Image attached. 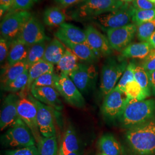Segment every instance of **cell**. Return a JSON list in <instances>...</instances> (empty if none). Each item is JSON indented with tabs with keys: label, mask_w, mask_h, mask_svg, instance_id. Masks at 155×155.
<instances>
[{
	"label": "cell",
	"mask_w": 155,
	"mask_h": 155,
	"mask_svg": "<svg viewBox=\"0 0 155 155\" xmlns=\"http://www.w3.org/2000/svg\"><path fill=\"white\" fill-rule=\"evenodd\" d=\"M127 144L136 155H155V116L147 122L128 129Z\"/></svg>",
	"instance_id": "1"
},
{
	"label": "cell",
	"mask_w": 155,
	"mask_h": 155,
	"mask_svg": "<svg viewBox=\"0 0 155 155\" xmlns=\"http://www.w3.org/2000/svg\"><path fill=\"white\" fill-rule=\"evenodd\" d=\"M155 116V100L138 101L130 98L118 120L128 129L147 122Z\"/></svg>",
	"instance_id": "2"
},
{
	"label": "cell",
	"mask_w": 155,
	"mask_h": 155,
	"mask_svg": "<svg viewBox=\"0 0 155 155\" xmlns=\"http://www.w3.org/2000/svg\"><path fill=\"white\" fill-rule=\"evenodd\" d=\"M127 4L120 0H83L72 7L70 15L75 21H87L120 9Z\"/></svg>",
	"instance_id": "3"
},
{
	"label": "cell",
	"mask_w": 155,
	"mask_h": 155,
	"mask_svg": "<svg viewBox=\"0 0 155 155\" xmlns=\"http://www.w3.org/2000/svg\"><path fill=\"white\" fill-rule=\"evenodd\" d=\"M1 141L4 146L12 148H24L36 144L33 134L20 118L1 136Z\"/></svg>",
	"instance_id": "4"
},
{
	"label": "cell",
	"mask_w": 155,
	"mask_h": 155,
	"mask_svg": "<svg viewBox=\"0 0 155 155\" xmlns=\"http://www.w3.org/2000/svg\"><path fill=\"white\" fill-rule=\"evenodd\" d=\"M127 61H118L114 58H109L103 65L100 89L102 94L105 96L116 86L127 66Z\"/></svg>",
	"instance_id": "5"
},
{
	"label": "cell",
	"mask_w": 155,
	"mask_h": 155,
	"mask_svg": "<svg viewBox=\"0 0 155 155\" xmlns=\"http://www.w3.org/2000/svg\"><path fill=\"white\" fill-rule=\"evenodd\" d=\"M133 7L127 5L114 11L109 12L94 18L93 21L104 31L122 27L132 21Z\"/></svg>",
	"instance_id": "6"
},
{
	"label": "cell",
	"mask_w": 155,
	"mask_h": 155,
	"mask_svg": "<svg viewBox=\"0 0 155 155\" xmlns=\"http://www.w3.org/2000/svg\"><path fill=\"white\" fill-rule=\"evenodd\" d=\"M130 98L116 86L105 96L101 106V112L106 119L112 121L119 118Z\"/></svg>",
	"instance_id": "7"
},
{
	"label": "cell",
	"mask_w": 155,
	"mask_h": 155,
	"mask_svg": "<svg viewBox=\"0 0 155 155\" xmlns=\"http://www.w3.org/2000/svg\"><path fill=\"white\" fill-rule=\"evenodd\" d=\"M32 15L28 11L6 13L0 25L1 36L10 41L16 39L22 27Z\"/></svg>",
	"instance_id": "8"
},
{
	"label": "cell",
	"mask_w": 155,
	"mask_h": 155,
	"mask_svg": "<svg viewBox=\"0 0 155 155\" xmlns=\"http://www.w3.org/2000/svg\"><path fill=\"white\" fill-rule=\"evenodd\" d=\"M98 72L96 67L90 63H79L69 77L82 94L89 93L96 82Z\"/></svg>",
	"instance_id": "9"
},
{
	"label": "cell",
	"mask_w": 155,
	"mask_h": 155,
	"mask_svg": "<svg viewBox=\"0 0 155 155\" xmlns=\"http://www.w3.org/2000/svg\"><path fill=\"white\" fill-rule=\"evenodd\" d=\"M18 114L32 133L36 144L43 137L40 132L37 121V109L35 103L28 97L20 96L18 103Z\"/></svg>",
	"instance_id": "10"
},
{
	"label": "cell",
	"mask_w": 155,
	"mask_h": 155,
	"mask_svg": "<svg viewBox=\"0 0 155 155\" xmlns=\"http://www.w3.org/2000/svg\"><path fill=\"white\" fill-rule=\"evenodd\" d=\"M56 89L70 105L77 108H83L86 105L85 100L76 85L69 76L60 74L56 82Z\"/></svg>",
	"instance_id": "11"
},
{
	"label": "cell",
	"mask_w": 155,
	"mask_h": 155,
	"mask_svg": "<svg viewBox=\"0 0 155 155\" xmlns=\"http://www.w3.org/2000/svg\"><path fill=\"white\" fill-rule=\"evenodd\" d=\"M16 39L31 47L39 43L48 41L50 38L45 34L43 24L36 17L32 15L22 27Z\"/></svg>",
	"instance_id": "12"
},
{
	"label": "cell",
	"mask_w": 155,
	"mask_h": 155,
	"mask_svg": "<svg viewBox=\"0 0 155 155\" xmlns=\"http://www.w3.org/2000/svg\"><path fill=\"white\" fill-rule=\"evenodd\" d=\"M137 26L130 23L122 27L106 31L107 38L112 50L122 51L132 41L137 34Z\"/></svg>",
	"instance_id": "13"
},
{
	"label": "cell",
	"mask_w": 155,
	"mask_h": 155,
	"mask_svg": "<svg viewBox=\"0 0 155 155\" xmlns=\"http://www.w3.org/2000/svg\"><path fill=\"white\" fill-rule=\"evenodd\" d=\"M28 97L35 103L36 107L37 121L41 136L48 137L56 135L54 109L35 99L32 95H28Z\"/></svg>",
	"instance_id": "14"
},
{
	"label": "cell",
	"mask_w": 155,
	"mask_h": 155,
	"mask_svg": "<svg viewBox=\"0 0 155 155\" xmlns=\"http://www.w3.org/2000/svg\"><path fill=\"white\" fill-rule=\"evenodd\" d=\"M19 98L15 93H10L4 100L0 116L1 130L11 127L20 119L17 110Z\"/></svg>",
	"instance_id": "15"
},
{
	"label": "cell",
	"mask_w": 155,
	"mask_h": 155,
	"mask_svg": "<svg viewBox=\"0 0 155 155\" xmlns=\"http://www.w3.org/2000/svg\"><path fill=\"white\" fill-rule=\"evenodd\" d=\"M84 32L86 42L98 56H109L112 53V48L107 37L91 25H88Z\"/></svg>",
	"instance_id": "16"
},
{
	"label": "cell",
	"mask_w": 155,
	"mask_h": 155,
	"mask_svg": "<svg viewBox=\"0 0 155 155\" xmlns=\"http://www.w3.org/2000/svg\"><path fill=\"white\" fill-rule=\"evenodd\" d=\"M31 94L35 99L56 110L61 111L63 105L58 91L51 87H38L31 89Z\"/></svg>",
	"instance_id": "17"
},
{
	"label": "cell",
	"mask_w": 155,
	"mask_h": 155,
	"mask_svg": "<svg viewBox=\"0 0 155 155\" xmlns=\"http://www.w3.org/2000/svg\"><path fill=\"white\" fill-rule=\"evenodd\" d=\"M55 38L59 39L66 48L72 51L79 60L90 64H93L98 61V56L87 43H72L59 36H55Z\"/></svg>",
	"instance_id": "18"
},
{
	"label": "cell",
	"mask_w": 155,
	"mask_h": 155,
	"mask_svg": "<svg viewBox=\"0 0 155 155\" xmlns=\"http://www.w3.org/2000/svg\"><path fill=\"white\" fill-rule=\"evenodd\" d=\"M55 36H61L75 43H87L84 31L68 23L61 24L55 33Z\"/></svg>",
	"instance_id": "19"
},
{
	"label": "cell",
	"mask_w": 155,
	"mask_h": 155,
	"mask_svg": "<svg viewBox=\"0 0 155 155\" xmlns=\"http://www.w3.org/2000/svg\"><path fill=\"white\" fill-rule=\"evenodd\" d=\"M29 47L17 39L12 40L6 59L5 66H12L21 61H26Z\"/></svg>",
	"instance_id": "20"
},
{
	"label": "cell",
	"mask_w": 155,
	"mask_h": 155,
	"mask_svg": "<svg viewBox=\"0 0 155 155\" xmlns=\"http://www.w3.org/2000/svg\"><path fill=\"white\" fill-rule=\"evenodd\" d=\"M152 50V47L147 41L131 43L121 51V56L126 59L143 60Z\"/></svg>",
	"instance_id": "21"
},
{
	"label": "cell",
	"mask_w": 155,
	"mask_h": 155,
	"mask_svg": "<svg viewBox=\"0 0 155 155\" xmlns=\"http://www.w3.org/2000/svg\"><path fill=\"white\" fill-rule=\"evenodd\" d=\"M66 50V47L55 38L47 45L43 59L53 65L57 64Z\"/></svg>",
	"instance_id": "22"
},
{
	"label": "cell",
	"mask_w": 155,
	"mask_h": 155,
	"mask_svg": "<svg viewBox=\"0 0 155 155\" xmlns=\"http://www.w3.org/2000/svg\"><path fill=\"white\" fill-rule=\"evenodd\" d=\"M29 67L26 61L18 62L12 66L5 67L1 75V87L11 82L23 72L29 70Z\"/></svg>",
	"instance_id": "23"
},
{
	"label": "cell",
	"mask_w": 155,
	"mask_h": 155,
	"mask_svg": "<svg viewBox=\"0 0 155 155\" xmlns=\"http://www.w3.org/2000/svg\"><path fill=\"white\" fill-rule=\"evenodd\" d=\"M101 153L107 155H121V147L116 138L111 134L102 136L98 141Z\"/></svg>",
	"instance_id": "24"
},
{
	"label": "cell",
	"mask_w": 155,
	"mask_h": 155,
	"mask_svg": "<svg viewBox=\"0 0 155 155\" xmlns=\"http://www.w3.org/2000/svg\"><path fill=\"white\" fill-rule=\"evenodd\" d=\"M79 150V145L77 134L74 127L72 125H70L64 133L59 150L63 155H67Z\"/></svg>",
	"instance_id": "25"
},
{
	"label": "cell",
	"mask_w": 155,
	"mask_h": 155,
	"mask_svg": "<svg viewBox=\"0 0 155 155\" xmlns=\"http://www.w3.org/2000/svg\"><path fill=\"white\" fill-rule=\"evenodd\" d=\"M28 71L29 81L25 89L29 91L31 90L32 84L38 78L45 74L54 72V67L51 63L42 59L30 66Z\"/></svg>",
	"instance_id": "26"
},
{
	"label": "cell",
	"mask_w": 155,
	"mask_h": 155,
	"mask_svg": "<svg viewBox=\"0 0 155 155\" xmlns=\"http://www.w3.org/2000/svg\"><path fill=\"white\" fill-rule=\"evenodd\" d=\"M66 16L59 6H52L45 10L43 21L49 27H60L65 22Z\"/></svg>",
	"instance_id": "27"
},
{
	"label": "cell",
	"mask_w": 155,
	"mask_h": 155,
	"mask_svg": "<svg viewBox=\"0 0 155 155\" xmlns=\"http://www.w3.org/2000/svg\"><path fill=\"white\" fill-rule=\"evenodd\" d=\"M79 60L77 56L67 48L64 54L56 64L57 68L61 74L69 76L77 68L79 64Z\"/></svg>",
	"instance_id": "28"
},
{
	"label": "cell",
	"mask_w": 155,
	"mask_h": 155,
	"mask_svg": "<svg viewBox=\"0 0 155 155\" xmlns=\"http://www.w3.org/2000/svg\"><path fill=\"white\" fill-rule=\"evenodd\" d=\"M39 155H58L59 153L56 135L43 137L37 144Z\"/></svg>",
	"instance_id": "29"
},
{
	"label": "cell",
	"mask_w": 155,
	"mask_h": 155,
	"mask_svg": "<svg viewBox=\"0 0 155 155\" xmlns=\"http://www.w3.org/2000/svg\"><path fill=\"white\" fill-rule=\"evenodd\" d=\"M48 41H45L29 47L26 61L29 67L43 59Z\"/></svg>",
	"instance_id": "30"
},
{
	"label": "cell",
	"mask_w": 155,
	"mask_h": 155,
	"mask_svg": "<svg viewBox=\"0 0 155 155\" xmlns=\"http://www.w3.org/2000/svg\"><path fill=\"white\" fill-rule=\"evenodd\" d=\"M134 79L149 97L152 93L149 74L140 64L136 65L134 71Z\"/></svg>",
	"instance_id": "31"
},
{
	"label": "cell",
	"mask_w": 155,
	"mask_h": 155,
	"mask_svg": "<svg viewBox=\"0 0 155 155\" xmlns=\"http://www.w3.org/2000/svg\"><path fill=\"white\" fill-rule=\"evenodd\" d=\"M23 72L19 77L17 78L11 82L6 84L5 86L1 87L3 90L6 91L11 92L15 93L20 90L25 89L27 86L29 81V71Z\"/></svg>",
	"instance_id": "32"
},
{
	"label": "cell",
	"mask_w": 155,
	"mask_h": 155,
	"mask_svg": "<svg viewBox=\"0 0 155 155\" xmlns=\"http://www.w3.org/2000/svg\"><path fill=\"white\" fill-rule=\"evenodd\" d=\"M124 91L132 99L142 101L148 98L144 90L135 79L127 83L124 89Z\"/></svg>",
	"instance_id": "33"
},
{
	"label": "cell",
	"mask_w": 155,
	"mask_h": 155,
	"mask_svg": "<svg viewBox=\"0 0 155 155\" xmlns=\"http://www.w3.org/2000/svg\"><path fill=\"white\" fill-rule=\"evenodd\" d=\"M155 18V9L139 10L133 8L132 22L137 26Z\"/></svg>",
	"instance_id": "34"
},
{
	"label": "cell",
	"mask_w": 155,
	"mask_h": 155,
	"mask_svg": "<svg viewBox=\"0 0 155 155\" xmlns=\"http://www.w3.org/2000/svg\"><path fill=\"white\" fill-rule=\"evenodd\" d=\"M155 31V18L137 26V36L141 41H146Z\"/></svg>",
	"instance_id": "35"
},
{
	"label": "cell",
	"mask_w": 155,
	"mask_h": 155,
	"mask_svg": "<svg viewBox=\"0 0 155 155\" xmlns=\"http://www.w3.org/2000/svg\"><path fill=\"white\" fill-rule=\"evenodd\" d=\"M58 77V75L54 72L45 74L38 78L33 82L31 88L38 87H51L56 89V82Z\"/></svg>",
	"instance_id": "36"
},
{
	"label": "cell",
	"mask_w": 155,
	"mask_h": 155,
	"mask_svg": "<svg viewBox=\"0 0 155 155\" xmlns=\"http://www.w3.org/2000/svg\"><path fill=\"white\" fill-rule=\"evenodd\" d=\"M136 65L137 64L134 61H130L117 84V86L123 91H124V89L127 83L134 80V71Z\"/></svg>",
	"instance_id": "37"
},
{
	"label": "cell",
	"mask_w": 155,
	"mask_h": 155,
	"mask_svg": "<svg viewBox=\"0 0 155 155\" xmlns=\"http://www.w3.org/2000/svg\"><path fill=\"white\" fill-rule=\"evenodd\" d=\"M40 1V0H14L11 8L7 13L19 11H28Z\"/></svg>",
	"instance_id": "38"
},
{
	"label": "cell",
	"mask_w": 155,
	"mask_h": 155,
	"mask_svg": "<svg viewBox=\"0 0 155 155\" xmlns=\"http://www.w3.org/2000/svg\"><path fill=\"white\" fill-rule=\"evenodd\" d=\"M5 155H39L38 148L35 146L20 148L16 150H7Z\"/></svg>",
	"instance_id": "39"
},
{
	"label": "cell",
	"mask_w": 155,
	"mask_h": 155,
	"mask_svg": "<svg viewBox=\"0 0 155 155\" xmlns=\"http://www.w3.org/2000/svg\"><path fill=\"white\" fill-rule=\"evenodd\" d=\"M140 65L148 72H152L155 70V49H153L147 56L144 59Z\"/></svg>",
	"instance_id": "40"
},
{
	"label": "cell",
	"mask_w": 155,
	"mask_h": 155,
	"mask_svg": "<svg viewBox=\"0 0 155 155\" xmlns=\"http://www.w3.org/2000/svg\"><path fill=\"white\" fill-rule=\"evenodd\" d=\"M12 41L1 36L0 39V61L2 63L7 59Z\"/></svg>",
	"instance_id": "41"
},
{
	"label": "cell",
	"mask_w": 155,
	"mask_h": 155,
	"mask_svg": "<svg viewBox=\"0 0 155 155\" xmlns=\"http://www.w3.org/2000/svg\"><path fill=\"white\" fill-rule=\"evenodd\" d=\"M133 8L139 10H148L155 9V4L150 0H133Z\"/></svg>",
	"instance_id": "42"
},
{
	"label": "cell",
	"mask_w": 155,
	"mask_h": 155,
	"mask_svg": "<svg viewBox=\"0 0 155 155\" xmlns=\"http://www.w3.org/2000/svg\"><path fill=\"white\" fill-rule=\"evenodd\" d=\"M14 0H0L1 17L10 10L13 4Z\"/></svg>",
	"instance_id": "43"
},
{
	"label": "cell",
	"mask_w": 155,
	"mask_h": 155,
	"mask_svg": "<svg viewBox=\"0 0 155 155\" xmlns=\"http://www.w3.org/2000/svg\"><path fill=\"white\" fill-rule=\"evenodd\" d=\"M56 3L61 8H67L76 5L83 0H54Z\"/></svg>",
	"instance_id": "44"
},
{
	"label": "cell",
	"mask_w": 155,
	"mask_h": 155,
	"mask_svg": "<svg viewBox=\"0 0 155 155\" xmlns=\"http://www.w3.org/2000/svg\"><path fill=\"white\" fill-rule=\"evenodd\" d=\"M148 74L150 76L152 93L155 95V70Z\"/></svg>",
	"instance_id": "45"
},
{
	"label": "cell",
	"mask_w": 155,
	"mask_h": 155,
	"mask_svg": "<svg viewBox=\"0 0 155 155\" xmlns=\"http://www.w3.org/2000/svg\"><path fill=\"white\" fill-rule=\"evenodd\" d=\"M146 41L150 43L153 49H155V31Z\"/></svg>",
	"instance_id": "46"
},
{
	"label": "cell",
	"mask_w": 155,
	"mask_h": 155,
	"mask_svg": "<svg viewBox=\"0 0 155 155\" xmlns=\"http://www.w3.org/2000/svg\"><path fill=\"white\" fill-rule=\"evenodd\" d=\"M67 155H79V150L75 151V152H73L71 153H70L69 154H68Z\"/></svg>",
	"instance_id": "47"
},
{
	"label": "cell",
	"mask_w": 155,
	"mask_h": 155,
	"mask_svg": "<svg viewBox=\"0 0 155 155\" xmlns=\"http://www.w3.org/2000/svg\"><path fill=\"white\" fill-rule=\"evenodd\" d=\"M120 1H121L124 2H125V3L130 4V2H133V0H120Z\"/></svg>",
	"instance_id": "48"
},
{
	"label": "cell",
	"mask_w": 155,
	"mask_h": 155,
	"mask_svg": "<svg viewBox=\"0 0 155 155\" xmlns=\"http://www.w3.org/2000/svg\"><path fill=\"white\" fill-rule=\"evenodd\" d=\"M58 155H63V154L62 153V152H61V151L59 150V153H58Z\"/></svg>",
	"instance_id": "49"
},
{
	"label": "cell",
	"mask_w": 155,
	"mask_h": 155,
	"mask_svg": "<svg viewBox=\"0 0 155 155\" xmlns=\"http://www.w3.org/2000/svg\"><path fill=\"white\" fill-rule=\"evenodd\" d=\"M150 1H151L152 2H153V3H155V0H150Z\"/></svg>",
	"instance_id": "50"
},
{
	"label": "cell",
	"mask_w": 155,
	"mask_h": 155,
	"mask_svg": "<svg viewBox=\"0 0 155 155\" xmlns=\"http://www.w3.org/2000/svg\"><path fill=\"white\" fill-rule=\"evenodd\" d=\"M98 155H105V154H104V153H100V154H98Z\"/></svg>",
	"instance_id": "51"
}]
</instances>
